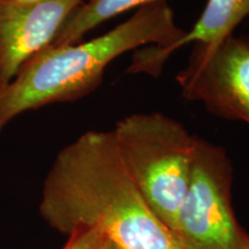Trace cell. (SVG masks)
I'll return each mask as SVG.
<instances>
[{
	"label": "cell",
	"mask_w": 249,
	"mask_h": 249,
	"mask_svg": "<svg viewBox=\"0 0 249 249\" xmlns=\"http://www.w3.org/2000/svg\"><path fill=\"white\" fill-rule=\"evenodd\" d=\"M22 1H39V0H22ZM83 2L87 1V0H82Z\"/></svg>",
	"instance_id": "cell-11"
},
{
	"label": "cell",
	"mask_w": 249,
	"mask_h": 249,
	"mask_svg": "<svg viewBox=\"0 0 249 249\" xmlns=\"http://www.w3.org/2000/svg\"><path fill=\"white\" fill-rule=\"evenodd\" d=\"M82 0H0V90L53 43Z\"/></svg>",
	"instance_id": "cell-6"
},
{
	"label": "cell",
	"mask_w": 249,
	"mask_h": 249,
	"mask_svg": "<svg viewBox=\"0 0 249 249\" xmlns=\"http://www.w3.org/2000/svg\"><path fill=\"white\" fill-rule=\"evenodd\" d=\"M249 17V0H208L194 27L167 46H145L134 52L127 73L158 76L177 50L191 43L203 52L216 49L244 18Z\"/></svg>",
	"instance_id": "cell-7"
},
{
	"label": "cell",
	"mask_w": 249,
	"mask_h": 249,
	"mask_svg": "<svg viewBox=\"0 0 249 249\" xmlns=\"http://www.w3.org/2000/svg\"><path fill=\"white\" fill-rule=\"evenodd\" d=\"M182 34L167 1H158L140 7L124 22L96 38L49 45L0 90V133L24 112L89 95L120 55L145 46H167Z\"/></svg>",
	"instance_id": "cell-2"
},
{
	"label": "cell",
	"mask_w": 249,
	"mask_h": 249,
	"mask_svg": "<svg viewBox=\"0 0 249 249\" xmlns=\"http://www.w3.org/2000/svg\"><path fill=\"white\" fill-rule=\"evenodd\" d=\"M101 249H121L119 246H117L114 242H112L111 240H108V239H107V241L104 242V245L102 246Z\"/></svg>",
	"instance_id": "cell-10"
},
{
	"label": "cell",
	"mask_w": 249,
	"mask_h": 249,
	"mask_svg": "<svg viewBox=\"0 0 249 249\" xmlns=\"http://www.w3.org/2000/svg\"><path fill=\"white\" fill-rule=\"evenodd\" d=\"M68 236L62 249H101L107 239L98 229H77Z\"/></svg>",
	"instance_id": "cell-9"
},
{
	"label": "cell",
	"mask_w": 249,
	"mask_h": 249,
	"mask_svg": "<svg viewBox=\"0 0 249 249\" xmlns=\"http://www.w3.org/2000/svg\"><path fill=\"white\" fill-rule=\"evenodd\" d=\"M233 166L219 145L197 138L191 180L173 235L181 249H249L232 207Z\"/></svg>",
	"instance_id": "cell-4"
},
{
	"label": "cell",
	"mask_w": 249,
	"mask_h": 249,
	"mask_svg": "<svg viewBox=\"0 0 249 249\" xmlns=\"http://www.w3.org/2000/svg\"><path fill=\"white\" fill-rule=\"evenodd\" d=\"M183 97L211 113L249 124V43L230 36L210 52L194 48L177 75Z\"/></svg>",
	"instance_id": "cell-5"
},
{
	"label": "cell",
	"mask_w": 249,
	"mask_h": 249,
	"mask_svg": "<svg viewBox=\"0 0 249 249\" xmlns=\"http://www.w3.org/2000/svg\"><path fill=\"white\" fill-rule=\"evenodd\" d=\"M166 0H87L71 15L51 45L77 43L90 30L128 9Z\"/></svg>",
	"instance_id": "cell-8"
},
{
	"label": "cell",
	"mask_w": 249,
	"mask_h": 249,
	"mask_svg": "<svg viewBox=\"0 0 249 249\" xmlns=\"http://www.w3.org/2000/svg\"><path fill=\"white\" fill-rule=\"evenodd\" d=\"M245 39H246V40H247V42L249 43V35H248L247 37H245Z\"/></svg>",
	"instance_id": "cell-12"
},
{
	"label": "cell",
	"mask_w": 249,
	"mask_h": 249,
	"mask_svg": "<svg viewBox=\"0 0 249 249\" xmlns=\"http://www.w3.org/2000/svg\"><path fill=\"white\" fill-rule=\"evenodd\" d=\"M39 213L62 234L98 229L121 249H181L133 181L112 132L89 130L58 152Z\"/></svg>",
	"instance_id": "cell-1"
},
{
	"label": "cell",
	"mask_w": 249,
	"mask_h": 249,
	"mask_svg": "<svg viewBox=\"0 0 249 249\" xmlns=\"http://www.w3.org/2000/svg\"><path fill=\"white\" fill-rule=\"evenodd\" d=\"M111 132L143 198L173 234L189 186L198 136L160 112L129 114Z\"/></svg>",
	"instance_id": "cell-3"
}]
</instances>
